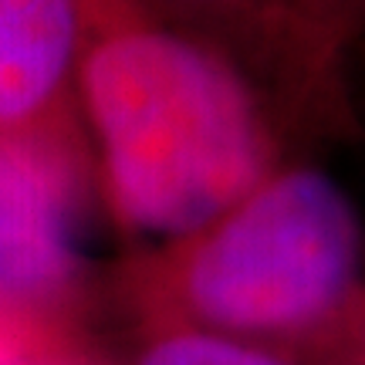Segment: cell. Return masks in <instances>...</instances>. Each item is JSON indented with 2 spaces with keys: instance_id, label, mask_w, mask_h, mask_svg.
<instances>
[{
  "instance_id": "6",
  "label": "cell",
  "mask_w": 365,
  "mask_h": 365,
  "mask_svg": "<svg viewBox=\"0 0 365 365\" xmlns=\"http://www.w3.org/2000/svg\"><path fill=\"white\" fill-rule=\"evenodd\" d=\"M132 365H312L294 355L193 328H149Z\"/></svg>"
},
{
  "instance_id": "9",
  "label": "cell",
  "mask_w": 365,
  "mask_h": 365,
  "mask_svg": "<svg viewBox=\"0 0 365 365\" xmlns=\"http://www.w3.org/2000/svg\"><path fill=\"white\" fill-rule=\"evenodd\" d=\"M341 365H365V331L359 335V341L352 345V352L341 359Z\"/></svg>"
},
{
  "instance_id": "8",
  "label": "cell",
  "mask_w": 365,
  "mask_h": 365,
  "mask_svg": "<svg viewBox=\"0 0 365 365\" xmlns=\"http://www.w3.org/2000/svg\"><path fill=\"white\" fill-rule=\"evenodd\" d=\"M0 365H24L21 345H17V339H14L4 325H0Z\"/></svg>"
},
{
  "instance_id": "7",
  "label": "cell",
  "mask_w": 365,
  "mask_h": 365,
  "mask_svg": "<svg viewBox=\"0 0 365 365\" xmlns=\"http://www.w3.org/2000/svg\"><path fill=\"white\" fill-rule=\"evenodd\" d=\"M339 17L345 21V27L355 34V41L365 34V0H331Z\"/></svg>"
},
{
  "instance_id": "3",
  "label": "cell",
  "mask_w": 365,
  "mask_h": 365,
  "mask_svg": "<svg viewBox=\"0 0 365 365\" xmlns=\"http://www.w3.org/2000/svg\"><path fill=\"white\" fill-rule=\"evenodd\" d=\"M227 54L284 115H335L341 65L355 34L331 0H143Z\"/></svg>"
},
{
  "instance_id": "1",
  "label": "cell",
  "mask_w": 365,
  "mask_h": 365,
  "mask_svg": "<svg viewBox=\"0 0 365 365\" xmlns=\"http://www.w3.org/2000/svg\"><path fill=\"white\" fill-rule=\"evenodd\" d=\"M75 95L105 207L145 250L200 230L287 159L261 85L143 0H81Z\"/></svg>"
},
{
  "instance_id": "5",
  "label": "cell",
  "mask_w": 365,
  "mask_h": 365,
  "mask_svg": "<svg viewBox=\"0 0 365 365\" xmlns=\"http://www.w3.org/2000/svg\"><path fill=\"white\" fill-rule=\"evenodd\" d=\"M81 0H0V135L34 132L75 95Z\"/></svg>"
},
{
  "instance_id": "2",
  "label": "cell",
  "mask_w": 365,
  "mask_h": 365,
  "mask_svg": "<svg viewBox=\"0 0 365 365\" xmlns=\"http://www.w3.org/2000/svg\"><path fill=\"white\" fill-rule=\"evenodd\" d=\"M149 328L223 339L341 365L365 331V223L349 190L284 159L234 207L129 274Z\"/></svg>"
},
{
  "instance_id": "4",
  "label": "cell",
  "mask_w": 365,
  "mask_h": 365,
  "mask_svg": "<svg viewBox=\"0 0 365 365\" xmlns=\"http://www.w3.org/2000/svg\"><path fill=\"white\" fill-rule=\"evenodd\" d=\"M78 173L51 132L0 135V308L48 312L78 281Z\"/></svg>"
}]
</instances>
